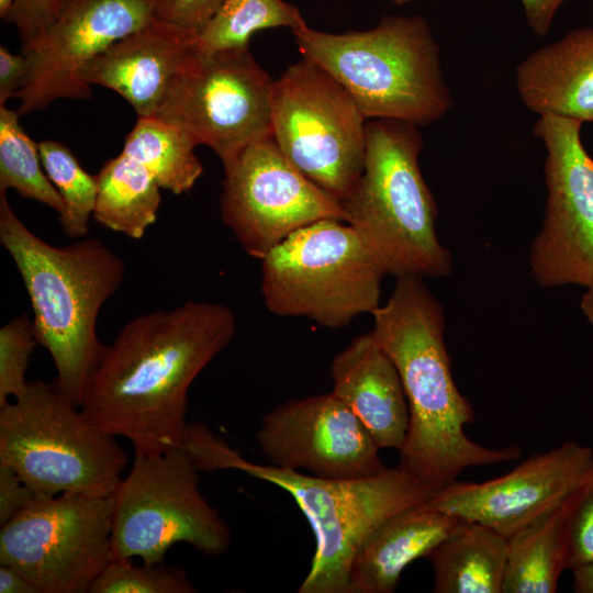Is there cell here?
Returning a JSON list of instances; mask_svg holds the SVG:
<instances>
[{"label": "cell", "mask_w": 593, "mask_h": 593, "mask_svg": "<svg viewBox=\"0 0 593 593\" xmlns=\"http://www.w3.org/2000/svg\"><path fill=\"white\" fill-rule=\"evenodd\" d=\"M580 309L589 324L593 327V279L585 287V292L580 302Z\"/></svg>", "instance_id": "f35d334b"}, {"label": "cell", "mask_w": 593, "mask_h": 593, "mask_svg": "<svg viewBox=\"0 0 593 593\" xmlns=\"http://www.w3.org/2000/svg\"><path fill=\"white\" fill-rule=\"evenodd\" d=\"M372 316L371 332L395 365L409 405L401 469L439 489L469 468L521 457L517 446L489 448L467 436L474 411L452 377L444 310L422 278H396L390 298Z\"/></svg>", "instance_id": "7a4b0ae2"}, {"label": "cell", "mask_w": 593, "mask_h": 593, "mask_svg": "<svg viewBox=\"0 0 593 593\" xmlns=\"http://www.w3.org/2000/svg\"><path fill=\"white\" fill-rule=\"evenodd\" d=\"M181 448L201 471L234 469L288 492L311 525L315 551L299 593H349L353 560L367 537L392 515L438 490L399 466L365 478L327 479L243 458L201 423L189 425Z\"/></svg>", "instance_id": "3957f363"}, {"label": "cell", "mask_w": 593, "mask_h": 593, "mask_svg": "<svg viewBox=\"0 0 593 593\" xmlns=\"http://www.w3.org/2000/svg\"><path fill=\"white\" fill-rule=\"evenodd\" d=\"M0 593H42V591L16 569L0 563Z\"/></svg>", "instance_id": "8d00e7d4"}, {"label": "cell", "mask_w": 593, "mask_h": 593, "mask_svg": "<svg viewBox=\"0 0 593 593\" xmlns=\"http://www.w3.org/2000/svg\"><path fill=\"white\" fill-rule=\"evenodd\" d=\"M460 519L425 502L380 524L363 541L350 568L349 593H392L404 569L428 553Z\"/></svg>", "instance_id": "44dd1931"}, {"label": "cell", "mask_w": 593, "mask_h": 593, "mask_svg": "<svg viewBox=\"0 0 593 593\" xmlns=\"http://www.w3.org/2000/svg\"><path fill=\"white\" fill-rule=\"evenodd\" d=\"M299 8L284 0H224L198 33V51L214 52L249 46L251 35L272 27L305 24Z\"/></svg>", "instance_id": "4316f807"}, {"label": "cell", "mask_w": 593, "mask_h": 593, "mask_svg": "<svg viewBox=\"0 0 593 593\" xmlns=\"http://www.w3.org/2000/svg\"><path fill=\"white\" fill-rule=\"evenodd\" d=\"M27 75V60L24 54H13L0 46V105L21 89Z\"/></svg>", "instance_id": "e575fe53"}, {"label": "cell", "mask_w": 593, "mask_h": 593, "mask_svg": "<svg viewBox=\"0 0 593 593\" xmlns=\"http://www.w3.org/2000/svg\"><path fill=\"white\" fill-rule=\"evenodd\" d=\"M593 470V450L566 441L534 454L497 478L452 481L425 503L455 518L475 522L506 538L525 528L573 493Z\"/></svg>", "instance_id": "e0dca14e"}, {"label": "cell", "mask_w": 593, "mask_h": 593, "mask_svg": "<svg viewBox=\"0 0 593 593\" xmlns=\"http://www.w3.org/2000/svg\"><path fill=\"white\" fill-rule=\"evenodd\" d=\"M333 393L360 419L379 449L400 451L410 412L399 371L372 332L355 337L332 360Z\"/></svg>", "instance_id": "d6986e66"}, {"label": "cell", "mask_w": 593, "mask_h": 593, "mask_svg": "<svg viewBox=\"0 0 593 593\" xmlns=\"http://www.w3.org/2000/svg\"><path fill=\"white\" fill-rule=\"evenodd\" d=\"M593 561V470L570 495L566 519L567 570Z\"/></svg>", "instance_id": "4dcf8cb0"}, {"label": "cell", "mask_w": 593, "mask_h": 593, "mask_svg": "<svg viewBox=\"0 0 593 593\" xmlns=\"http://www.w3.org/2000/svg\"><path fill=\"white\" fill-rule=\"evenodd\" d=\"M38 495L13 468L0 462V525L25 510Z\"/></svg>", "instance_id": "836d02e7"}, {"label": "cell", "mask_w": 593, "mask_h": 593, "mask_svg": "<svg viewBox=\"0 0 593 593\" xmlns=\"http://www.w3.org/2000/svg\"><path fill=\"white\" fill-rule=\"evenodd\" d=\"M61 0H15L3 19L19 33L21 49L35 43L54 22Z\"/></svg>", "instance_id": "1f68e13d"}, {"label": "cell", "mask_w": 593, "mask_h": 593, "mask_svg": "<svg viewBox=\"0 0 593 593\" xmlns=\"http://www.w3.org/2000/svg\"><path fill=\"white\" fill-rule=\"evenodd\" d=\"M157 0H61L46 32L21 49L27 75L13 98L20 115L42 111L57 99L86 100L91 87L81 69L121 38L154 19Z\"/></svg>", "instance_id": "9a60e30c"}, {"label": "cell", "mask_w": 593, "mask_h": 593, "mask_svg": "<svg viewBox=\"0 0 593 593\" xmlns=\"http://www.w3.org/2000/svg\"><path fill=\"white\" fill-rule=\"evenodd\" d=\"M390 1L395 5H404V4L410 3V2H412L414 0H390Z\"/></svg>", "instance_id": "60d3db41"}, {"label": "cell", "mask_w": 593, "mask_h": 593, "mask_svg": "<svg viewBox=\"0 0 593 593\" xmlns=\"http://www.w3.org/2000/svg\"><path fill=\"white\" fill-rule=\"evenodd\" d=\"M96 177V222L130 238H142L156 222L161 202L155 178L122 152L105 161Z\"/></svg>", "instance_id": "cb8c5ba5"}, {"label": "cell", "mask_w": 593, "mask_h": 593, "mask_svg": "<svg viewBox=\"0 0 593 593\" xmlns=\"http://www.w3.org/2000/svg\"><path fill=\"white\" fill-rule=\"evenodd\" d=\"M198 143L181 128L157 118L137 116L122 153L143 165L161 189L189 192L203 172Z\"/></svg>", "instance_id": "d4e9b609"}, {"label": "cell", "mask_w": 593, "mask_h": 593, "mask_svg": "<svg viewBox=\"0 0 593 593\" xmlns=\"http://www.w3.org/2000/svg\"><path fill=\"white\" fill-rule=\"evenodd\" d=\"M36 344L33 321L26 314L0 328V407L26 388L25 373Z\"/></svg>", "instance_id": "f546056e"}, {"label": "cell", "mask_w": 593, "mask_h": 593, "mask_svg": "<svg viewBox=\"0 0 593 593\" xmlns=\"http://www.w3.org/2000/svg\"><path fill=\"white\" fill-rule=\"evenodd\" d=\"M38 150L43 167L64 203L59 224L67 237L83 238L97 200V177L87 172L63 143L42 141Z\"/></svg>", "instance_id": "83f0119b"}, {"label": "cell", "mask_w": 593, "mask_h": 593, "mask_svg": "<svg viewBox=\"0 0 593 593\" xmlns=\"http://www.w3.org/2000/svg\"><path fill=\"white\" fill-rule=\"evenodd\" d=\"M235 331L233 311L213 302L187 301L132 318L104 346L80 410L101 429L128 439L136 452L180 446L189 389Z\"/></svg>", "instance_id": "6da1fadb"}, {"label": "cell", "mask_w": 593, "mask_h": 593, "mask_svg": "<svg viewBox=\"0 0 593 593\" xmlns=\"http://www.w3.org/2000/svg\"><path fill=\"white\" fill-rule=\"evenodd\" d=\"M197 49V32L154 18L90 60L80 77L122 96L137 116H155Z\"/></svg>", "instance_id": "ac0fdd59"}, {"label": "cell", "mask_w": 593, "mask_h": 593, "mask_svg": "<svg viewBox=\"0 0 593 593\" xmlns=\"http://www.w3.org/2000/svg\"><path fill=\"white\" fill-rule=\"evenodd\" d=\"M256 441L270 465L327 479L387 469L355 413L333 392L290 400L262 416Z\"/></svg>", "instance_id": "2e32d148"}, {"label": "cell", "mask_w": 593, "mask_h": 593, "mask_svg": "<svg viewBox=\"0 0 593 593\" xmlns=\"http://www.w3.org/2000/svg\"><path fill=\"white\" fill-rule=\"evenodd\" d=\"M367 121L348 91L306 57L273 81L275 141L295 168L342 202L363 169Z\"/></svg>", "instance_id": "30bf717a"}, {"label": "cell", "mask_w": 593, "mask_h": 593, "mask_svg": "<svg viewBox=\"0 0 593 593\" xmlns=\"http://www.w3.org/2000/svg\"><path fill=\"white\" fill-rule=\"evenodd\" d=\"M515 77L519 98L530 111L593 122V27L571 30L532 52Z\"/></svg>", "instance_id": "ffe728a7"}, {"label": "cell", "mask_w": 593, "mask_h": 593, "mask_svg": "<svg viewBox=\"0 0 593 593\" xmlns=\"http://www.w3.org/2000/svg\"><path fill=\"white\" fill-rule=\"evenodd\" d=\"M572 589L575 593H593V561L581 563L571 569Z\"/></svg>", "instance_id": "74e56055"}, {"label": "cell", "mask_w": 593, "mask_h": 593, "mask_svg": "<svg viewBox=\"0 0 593 593\" xmlns=\"http://www.w3.org/2000/svg\"><path fill=\"white\" fill-rule=\"evenodd\" d=\"M273 81L249 46L197 52L155 116L209 146L222 160L272 134Z\"/></svg>", "instance_id": "7c38bea8"}, {"label": "cell", "mask_w": 593, "mask_h": 593, "mask_svg": "<svg viewBox=\"0 0 593 593\" xmlns=\"http://www.w3.org/2000/svg\"><path fill=\"white\" fill-rule=\"evenodd\" d=\"M570 495L508 538L502 593L557 591L560 575L567 570L566 519Z\"/></svg>", "instance_id": "603a6c76"}, {"label": "cell", "mask_w": 593, "mask_h": 593, "mask_svg": "<svg viewBox=\"0 0 593 593\" xmlns=\"http://www.w3.org/2000/svg\"><path fill=\"white\" fill-rule=\"evenodd\" d=\"M0 242L29 294L37 344L51 354L55 385L80 406L104 345L97 335L103 304L122 283L125 264L98 238L54 246L35 235L0 191Z\"/></svg>", "instance_id": "277c9868"}, {"label": "cell", "mask_w": 593, "mask_h": 593, "mask_svg": "<svg viewBox=\"0 0 593 593\" xmlns=\"http://www.w3.org/2000/svg\"><path fill=\"white\" fill-rule=\"evenodd\" d=\"M19 116V111L0 105V191L13 189L60 214L61 197L45 172L38 144L25 133Z\"/></svg>", "instance_id": "484cf974"}, {"label": "cell", "mask_w": 593, "mask_h": 593, "mask_svg": "<svg viewBox=\"0 0 593 593\" xmlns=\"http://www.w3.org/2000/svg\"><path fill=\"white\" fill-rule=\"evenodd\" d=\"M224 0H157L154 18L199 33Z\"/></svg>", "instance_id": "d6a6232c"}, {"label": "cell", "mask_w": 593, "mask_h": 593, "mask_svg": "<svg viewBox=\"0 0 593 593\" xmlns=\"http://www.w3.org/2000/svg\"><path fill=\"white\" fill-rule=\"evenodd\" d=\"M292 34L302 56L333 76L368 120L393 119L419 127L452 107L439 47L421 15H387L373 29L339 34L305 23Z\"/></svg>", "instance_id": "8992f818"}, {"label": "cell", "mask_w": 593, "mask_h": 593, "mask_svg": "<svg viewBox=\"0 0 593 593\" xmlns=\"http://www.w3.org/2000/svg\"><path fill=\"white\" fill-rule=\"evenodd\" d=\"M508 538L485 525L459 521L426 557L436 593H502Z\"/></svg>", "instance_id": "7402d4cb"}, {"label": "cell", "mask_w": 593, "mask_h": 593, "mask_svg": "<svg viewBox=\"0 0 593 593\" xmlns=\"http://www.w3.org/2000/svg\"><path fill=\"white\" fill-rule=\"evenodd\" d=\"M0 462L40 494L109 496L127 457L54 383L35 380L0 407Z\"/></svg>", "instance_id": "52a82bcc"}, {"label": "cell", "mask_w": 593, "mask_h": 593, "mask_svg": "<svg viewBox=\"0 0 593 593\" xmlns=\"http://www.w3.org/2000/svg\"><path fill=\"white\" fill-rule=\"evenodd\" d=\"M198 590L180 568L141 566L114 559L92 582L88 593H193Z\"/></svg>", "instance_id": "f1b7e54d"}, {"label": "cell", "mask_w": 593, "mask_h": 593, "mask_svg": "<svg viewBox=\"0 0 593 593\" xmlns=\"http://www.w3.org/2000/svg\"><path fill=\"white\" fill-rule=\"evenodd\" d=\"M260 261L261 293L276 315L340 328L380 305L385 273L347 222L322 220L304 226Z\"/></svg>", "instance_id": "ba28073f"}, {"label": "cell", "mask_w": 593, "mask_h": 593, "mask_svg": "<svg viewBox=\"0 0 593 593\" xmlns=\"http://www.w3.org/2000/svg\"><path fill=\"white\" fill-rule=\"evenodd\" d=\"M14 2L15 0H0V16L2 20L5 18Z\"/></svg>", "instance_id": "ab89813d"}, {"label": "cell", "mask_w": 593, "mask_h": 593, "mask_svg": "<svg viewBox=\"0 0 593 593\" xmlns=\"http://www.w3.org/2000/svg\"><path fill=\"white\" fill-rule=\"evenodd\" d=\"M417 127L393 119L367 121L363 169L343 203L347 223L385 275L445 278L452 258L436 233L438 209L419 168Z\"/></svg>", "instance_id": "5b68a950"}, {"label": "cell", "mask_w": 593, "mask_h": 593, "mask_svg": "<svg viewBox=\"0 0 593 593\" xmlns=\"http://www.w3.org/2000/svg\"><path fill=\"white\" fill-rule=\"evenodd\" d=\"M126 478L113 493L114 559L138 557L163 563L167 551L186 542L200 552L225 553L231 532L201 494L199 469L181 447L136 452Z\"/></svg>", "instance_id": "9c48e42d"}, {"label": "cell", "mask_w": 593, "mask_h": 593, "mask_svg": "<svg viewBox=\"0 0 593 593\" xmlns=\"http://www.w3.org/2000/svg\"><path fill=\"white\" fill-rule=\"evenodd\" d=\"M570 0H521L526 21L538 36H546L558 9Z\"/></svg>", "instance_id": "d590c367"}, {"label": "cell", "mask_w": 593, "mask_h": 593, "mask_svg": "<svg viewBox=\"0 0 593 593\" xmlns=\"http://www.w3.org/2000/svg\"><path fill=\"white\" fill-rule=\"evenodd\" d=\"M223 168L222 221L254 258L260 260L312 223L347 222L344 203L295 168L272 134L244 147Z\"/></svg>", "instance_id": "4fadbf2b"}, {"label": "cell", "mask_w": 593, "mask_h": 593, "mask_svg": "<svg viewBox=\"0 0 593 593\" xmlns=\"http://www.w3.org/2000/svg\"><path fill=\"white\" fill-rule=\"evenodd\" d=\"M112 527L113 494H40L1 525L0 563L42 593H88L114 560Z\"/></svg>", "instance_id": "8fae6325"}, {"label": "cell", "mask_w": 593, "mask_h": 593, "mask_svg": "<svg viewBox=\"0 0 593 593\" xmlns=\"http://www.w3.org/2000/svg\"><path fill=\"white\" fill-rule=\"evenodd\" d=\"M582 122L544 113L534 134L546 147L547 202L529 254L530 276L542 288L586 287L593 279V157Z\"/></svg>", "instance_id": "5bb4252c"}]
</instances>
